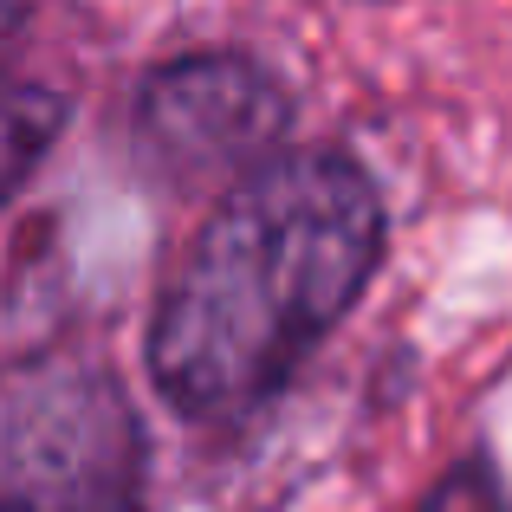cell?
<instances>
[{
  "instance_id": "cell-5",
  "label": "cell",
  "mask_w": 512,
  "mask_h": 512,
  "mask_svg": "<svg viewBox=\"0 0 512 512\" xmlns=\"http://www.w3.org/2000/svg\"><path fill=\"white\" fill-rule=\"evenodd\" d=\"M422 512H512V493L500 487L493 461H461L435 493L422 500Z\"/></svg>"
},
{
  "instance_id": "cell-3",
  "label": "cell",
  "mask_w": 512,
  "mask_h": 512,
  "mask_svg": "<svg viewBox=\"0 0 512 512\" xmlns=\"http://www.w3.org/2000/svg\"><path fill=\"white\" fill-rule=\"evenodd\" d=\"M286 124H292L286 91L234 52L175 59L137 98V150L150 169L175 175V182L253 175L260 163H273Z\"/></svg>"
},
{
  "instance_id": "cell-4",
  "label": "cell",
  "mask_w": 512,
  "mask_h": 512,
  "mask_svg": "<svg viewBox=\"0 0 512 512\" xmlns=\"http://www.w3.org/2000/svg\"><path fill=\"white\" fill-rule=\"evenodd\" d=\"M65 130V98L39 85H0V208L20 195V182L39 169L52 137Z\"/></svg>"
},
{
  "instance_id": "cell-1",
  "label": "cell",
  "mask_w": 512,
  "mask_h": 512,
  "mask_svg": "<svg viewBox=\"0 0 512 512\" xmlns=\"http://www.w3.org/2000/svg\"><path fill=\"white\" fill-rule=\"evenodd\" d=\"M383 260V201L338 150L240 175L188 240L150 318V376L188 422L266 402Z\"/></svg>"
},
{
  "instance_id": "cell-2",
  "label": "cell",
  "mask_w": 512,
  "mask_h": 512,
  "mask_svg": "<svg viewBox=\"0 0 512 512\" xmlns=\"http://www.w3.org/2000/svg\"><path fill=\"white\" fill-rule=\"evenodd\" d=\"M143 422L85 344L0 363V512H137Z\"/></svg>"
}]
</instances>
